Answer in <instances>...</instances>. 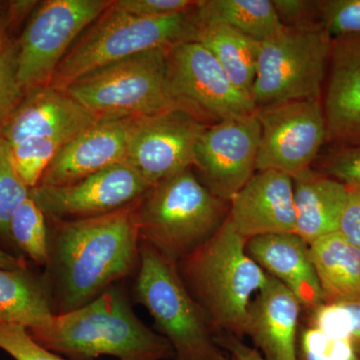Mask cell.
Returning <instances> with one entry per match:
<instances>
[{"instance_id":"f1b7e54d","label":"cell","mask_w":360,"mask_h":360,"mask_svg":"<svg viewBox=\"0 0 360 360\" xmlns=\"http://www.w3.org/2000/svg\"><path fill=\"white\" fill-rule=\"evenodd\" d=\"M30 195V188L20 179L8 143L0 137V236L9 238V224L18 206Z\"/></svg>"},{"instance_id":"f546056e","label":"cell","mask_w":360,"mask_h":360,"mask_svg":"<svg viewBox=\"0 0 360 360\" xmlns=\"http://www.w3.org/2000/svg\"><path fill=\"white\" fill-rule=\"evenodd\" d=\"M18 37L13 32L0 44V132L25 98L18 79Z\"/></svg>"},{"instance_id":"e0dca14e","label":"cell","mask_w":360,"mask_h":360,"mask_svg":"<svg viewBox=\"0 0 360 360\" xmlns=\"http://www.w3.org/2000/svg\"><path fill=\"white\" fill-rule=\"evenodd\" d=\"M96 122L65 89L49 85L25 96L0 137L8 146L32 139H56L66 144Z\"/></svg>"},{"instance_id":"603a6c76","label":"cell","mask_w":360,"mask_h":360,"mask_svg":"<svg viewBox=\"0 0 360 360\" xmlns=\"http://www.w3.org/2000/svg\"><path fill=\"white\" fill-rule=\"evenodd\" d=\"M323 303L360 297V250L340 232L309 245Z\"/></svg>"},{"instance_id":"8992f818","label":"cell","mask_w":360,"mask_h":360,"mask_svg":"<svg viewBox=\"0 0 360 360\" xmlns=\"http://www.w3.org/2000/svg\"><path fill=\"white\" fill-rule=\"evenodd\" d=\"M194 9L163 18H143L115 11L110 4L66 53L51 86L66 89L104 66L142 52L193 41L198 27Z\"/></svg>"},{"instance_id":"7c38bea8","label":"cell","mask_w":360,"mask_h":360,"mask_svg":"<svg viewBox=\"0 0 360 360\" xmlns=\"http://www.w3.org/2000/svg\"><path fill=\"white\" fill-rule=\"evenodd\" d=\"M259 143L255 112L206 127L194 148L198 179L217 198L229 202L257 172Z\"/></svg>"},{"instance_id":"1f68e13d","label":"cell","mask_w":360,"mask_h":360,"mask_svg":"<svg viewBox=\"0 0 360 360\" xmlns=\"http://www.w3.org/2000/svg\"><path fill=\"white\" fill-rule=\"evenodd\" d=\"M316 20L331 39L360 35V0L316 1Z\"/></svg>"},{"instance_id":"60d3db41","label":"cell","mask_w":360,"mask_h":360,"mask_svg":"<svg viewBox=\"0 0 360 360\" xmlns=\"http://www.w3.org/2000/svg\"><path fill=\"white\" fill-rule=\"evenodd\" d=\"M8 6L9 2L0 1V14L4 13L8 8Z\"/></svg>"},{"instance_id":"5bb4252c","label":"cell","mask_w":360,"mask_h":360,"mask_svg":"<svg viewBox=\"0 0 360 360\" xmlns=\"http://www.w3.org/2000/svg\"><path fill=\"white\" fill-rule=\"evenodd\" d=\"M151 186L127 165L118 163L61 186H37L30 198L52 220L91 219L141 200Z\"/></svg>"},{"instance_id":"ffe728a7","label":"cell","mask_w":360,"mask_h":360,"mask_svg":"<svg viewBox=\"0 0 360 360\" xmlns=\"http://www.w3.org/2000/svg\"><path fill=\"white\" fill-rule=\"evenodd\" d=\"M246 251L267 274L296 296L307 314L323 304L309 245L295 232L248 239Z\"/></svg>"},{"instance_id":"8fae6325","label":"cell","mask_w":360,"mask_h":360,"mask_svg":"<svg viewBox=\"0 0 360 360\" xmlns=\"http://www.w3.org/2000/svg\"><path fill=\"white\" fill-rule=\"evenodd\" d=\"M260 143L257 172L276 170L293 177L311 168L328 141L321 99L257 108Z\"/></svg>"},{"instance_id":"30bf717a","label":"cell","mask_w":360,"mask_h":360,"mask_svg":"<svg viewBox=\"0 0 360 360\" xmlns=\"http://www.w3.org/2000/svg\"><path fill=\"white\" fill-rule=\"evenodd\" d=\"M167 79L180 108L202 122H224L257 110L251 97L234 86L217 58L198 42L170 47Z\"/></svg>"},{"instance_id":"4dcf8cb0","label":"cell","mask_w":360,"mask_h":360,"mask_svg":"<svg viewBox=\"0 0 360 360\" xmlns=\"http://www.w3.org/2000/svg\"><path fill=\"white\" fill-rule=\"evenodd\" d=\"M297 360H360L347 340L326 335L309 323H300Z\"/></svg>"},{"instance_id":"d590c367","label":"cell","mask_w":360,"mask_h":360,"mask_svg":"<svg viewBox=\"0 0 360 360\" xmlns=\"http://www.w3.org/2000/svg\"><path fill=\"white\" fill-rule=\"evenodd\" d=\"M279 20L284 26L317 23L316 1L305 0H272Z\"/></svg>"},{"instance_id":"ab89813d","label":"cell","mask_w":360,"mask_h":360,"mask_svg":"<svg viewBox=\"0 0 360 360\" xmlns=\"http://www.w3.org/2000/svg\"><path fill=\"white\" fill-rule=\"evenodd\" d=\"M27 266L25 258L15 257L0 248V269H18Z\"/></svg>"},{"instance_id":"8d00e7d4","label":"cell","mask_w":360,"mask_h":360,"mask_svg":"<svg viewBox=\"0 0 360 360\" xmlns=\"http://www.w3.org/2000/svg\"><path fill=\"white\" fill-rule=\"evenodd\" d=\"M348 189V188H347ZM338 232L360 250V193L348 189Z\"/></svg>"},{"instance_id":"484cf974","label":"cell","mask_w":360,"mask_h":360,"mask_svg":"<svg viewBox=\"0 0 360 360\" xmlns=\"http://www.w3.org/2000/svg\"><path fill=\"white\" fill-rule=\"evenodd\" d=\"M45 214L30 198L15 210L9 224V238L35 264L49 260V232Z\"/></svg>"},{"instance_id":"ac0fdd59","label":"cell","mask_w":360,"mask_h":360,"mask_svg":"<svg viewBox=\"0 0 360 360\" xmlns=\"http://www.w3.org/2000/svg\"><path fill=\"white\" fill-rule=\"evenodd\" d=\"M324 85L326 142L360 146V35L333 39Z\"/></svg>"},{"instance_id":"4fadbf2b","label":"cell","mask_w":360,"mask_h":360,"mask_svg":"<svg viewBox=\"0 0 360 360\" xmlns=\"http://www.w3.org/2000/svg\"><path fill=\"white\" fill-rule=\"evenodd\" d=\"M206 125L181 110L134 118L125 162L153 187L193 167Z\"/></svg>"},{"instance_id":"4316f807","label":"cell","mask_w":360,"mask_h":360,"mask_svg":"<svg viewBox=\"0 0 360 360\" xmlns=\"http://www.w3.org/2000/svg\"><path fill=\"white\" fill-rule=\"evenodd\" d=\"M307 323L347 340L360 356V297L323 303L307 312Z\"/></svg>"},{"instance_id":"44dd1931","label":"cell","mask_w":360,"mask_h":360,"mask_svg":"<svg viewBox=\"0 0 360 360\" xmlns=\"http://www.w3.org/2000/svg\"><path fill=\"white\" fill-rule=\"evenodd\" d=\"M295 233L307 245L338 232L347 187L312 168L292 177Z\"/></svg>"},{"instance_id":"b9f144b4","label":"cell","mask_w":360,"mask_h":360,"mask_svg":"<svg viewBox=\"0 0 360 360\" xmlns=\"http://www.w3.org/2000/svg\"><path fill=\"white\" fill-rule=\"evenodd\" d=\"M229 355H231V357H229V360H239L238 359H236V356H233V355H231V354H229Z\"/></svg>"},{"instance_id":"7402d4cb","label":"cell","mask_w":360,"mask_h":360,"mask_svg":"<svg viewBox=\"0 0 360 360\" xmlns=\"http://www.w3.org/2000/svg\"><path fill=\"white\" fill-rule=\"evenodd\" d=\"M51 293L44 276L28 266L0 269V322L22 326L28 333L53 316Z\"/></svg>"},{"instance_id":"277c9868","label":"cell","mask_w":360,"mask_h":360,"mask_svg":"<svg viewBox=\"0 0 360 360\" xmlns=\"http://www.w3.org/2000/svg\"><path fill=\"white\" fill-rule=\"evenodd\" d=\"M229 212V202L217 198L188 168L137 201L139 239L176 264L214 236Z\"/></svg>"},{"instance_id":"3957f363","label":"cell","mask_w":360,"mask_h":360,"mask_svg":"<svg viewBox=\"0 0 360 360\" xmlns=\"http://www.w3.org/2000/svg\"><path fill=\"white\" fill-rule=\"evenodd\" d=\"M182 281L217 335L245 336L248 307L269 279L248 255L246 239L225 220L212 238L176 264Z\"/></svg>"},{"instance_id":"5b68a950","label":"cell","mask_w":360,"mask_h":360,"mask_svg":"<svg viewBox=\"0 0 360 360\" xmlns=\"http://www.w3.org/2000/svg\"><path fill=\"white\" fill-rule=\"evenodd\" d=\"M134 298L155 319L156 330L169 342L172 360H229L205 310L194 300L176 264L141 243Z\"/></svg>"},{"instance_id":"7a4b0ae2","label":"cell","mask_w":360,"mask_h":360,"mask_svg":"<svg viewBox=\"0 0 360 360\" xmlns=\"http://www.w3.org/2000/svg\"><path fill=\"white\" fill-rule=\"evenodd\" d=\"M30 335L41 347L70 360H96L101 355L118 360L174 357L169 342L136 316L117 284L79 309L54 314Z\"/></svg>"},{"instance_id":"74e56055","label":"cell","mask_w":360,"mask_h":360,"mask_svg":"<svg viewBox=\"0 0 360 360\" xmlns=\"http://www.w3.org/2000/svg\"><path fill=\"white\" fill-rule=\"evenodd\" d=\"M37 1H11L8 8L0 14V44L13 28L35 6Z\"/></svg>"},{"instance_id":"9a60e30c","label":"cell","mask_w":360,"mask_h":360,"mask_svg":"<svg viewBox=\"0 0 360 360\" xmlns=\"http://www.w3.org/2000/svg\"><path fill=\"white\" fill-rule=\"evenodd\" d=\"M229 219L246 240L295 233L292 177L271 169L255 172L229 201Z\"/></svg>"},{"instance_id":"d4e9b609","label":"cell","mask_w":360,"mask_h":360,"mask_svg":"<svg viewBox=\"0 0 360 360\" xmlns=\"http://www.w3.org/2000/svg\"><path fill=\"white\" fill-rule=\"evenodd\" d=\"M195 14L200 20L224 22L259 42L284 27L272 0H200Z\"/></svg>"},{"instance_id":"ba28073f","label":"cell","mask_w":360,"mask_h":360,"mask_svg":"<svg viewBox=\"0 0 360 360\" xmlns=\"http://www.w3.org/2000/svg\"><path fill=\"white\" fill-rule=\"evenodd\" d=\"M333 39L319 23L284 26L260 42L257 75L251 89L255 108L321 99Z\"/></svg>"},{"instance_id":"d6986e66","label":"cell","mask_w":360,"mask_h":360,"mask_svg":"<svg viewBox=\"0 0 360 360\" xmlns=\"http://www.w3.org/2000/svg\"><path fill=\"white\" fill-rule=\"evenodd\" d=\"M302 310L296 296L269 274L248 307L245 335L266 360H297Z\"/></svg>"},{"instance_id":"e575fe53","label":"cell","mask_w":360,"mask_h":360,"mask_svg":"<svg viewBox=\"0 0 360 360\" xmlns=\"http://www.w3.org/2000/svg\"><path fill=\"white\" fill-rule=\"evenodd\" d=\"M200 1L194 0H116L115 11L143 18H158L193 11Z\"/></svg>"},{"instance_id":"9c48e42d","label":"cell","mask_w":360,"mask_h":360,"mask_svg":"<svg viewBox=\"0 0 360 360\" xmlns=\"http://www.w3.org/2000/svg\"><path fill=\"white\" fill-rule=\"evenodd\" d=\"M108 0H47L18 37V79L25 96L49 86L80 33L110 7Z\"/></svg>"},{"instance_id":"836d02e7","label":"cell","mask_w":360,"mask_h":360,"mask_svg":"<svg viewBox=\"0 0 360 360\" xmlns=\"http://www.w3.org/2000/svg\"><path fill=\"white\" fill-rule=\"evenodd\" d=\"M0 349L14 360H70L41 347L22 326L2 322H0Z\"/></svg>"},{"instance_id":"6da1fadb","label":"cell","mask_w":360,"mask_h":360,"mask_svg":"<svg viewBox=\"0 0 360 360\" xmlns=\"http://www.w3.org/2000/svg\"><path fill=\"white\" fill-rule=\"evenodd\" d=\"M137 201L91 219L53 220L56 226L49 234V260L42 276L54 314L84 307L137 271Z\"/></svg>"},{"instance_id":"2e32d148","label":"cell","mask_w":360,"mask_h":360,"mask_svg":"<svg viewBox=\"0 0 360 360\" xmlns=\"http://www.w3.org/2000/svg\"><path fill=\"white\" fill-rule=\"evenodd\" d=\"M134 122L127 118L94 123L61 148L37 186H66L125 162Z\"/></svg>"},{"instance_id":"cb8c5ba5","label":"cell","mask_w":360,"mask_h":360,"mask_svg":"<svg viewBox=\"0 0 360 360\" xmlns=\"http://www.w3.org/2000/svg\"><path fill=\"white\" fill-rule=\"evenodd\" d=\"M196 22L193 41L205 46L219 61L234 86L251 97L260 42L219 21L200 20L196 18Z\"/></svg>"},{"instance_id":"d6a6232c","label":"cell","mask_w":360,"mask_h":360,"mask_svg":"<svg viewBox=\"0 0 360 360\" xmlns=\"http://www.w3.org/2000/svg\"><path fill=\"white\" fill-rule=\"evenodd\" d=\"M319 172L360 193V146H333L322 158Z\"/></svg>"},{"instance_id":"83f0119b","label":"cell","mask_w":360,"mask_h":360,"mask_svg":"<svg viewBox=\"0 0 360 360\" xmlns=\"http://www.w3.org/2000/svg\"><path fill=\"white\" fill-rule=\"evenodd\" d=\"M65 144L56 139H32L9 146L14 167L26 186L32 189L39 184L45 170Z\"/></svg>"},{"instance_id":"52a82bcc","label":"cell","mask_w":360,"mask_h":360,"mask_svg":"<svg viewBox=\"0 0 360 360\" xmlns=\"http://www.w3.org/2000/svg\"><path fill=\"white\" fill-rule=\"evenodd\" d=\"M169 49L142 52L104 66L79 78L65 90L97 122L181 110L168 84Z\"/></svg>"},{"instance_id":"f35d334b","label":"cell","mask_w":360,"mask_h":360,"mask_svg":"<svg viewBox=\"0 0 360 360\" xmlns=\"http://www.w3.org/2000/svg\"><path fill=\"white\" fill-rule=\"evenodd\" d=\"M220 347L239 360H266L255 347H248L240 338L229 335H219Z\"/></svg>"}]
</instances>
